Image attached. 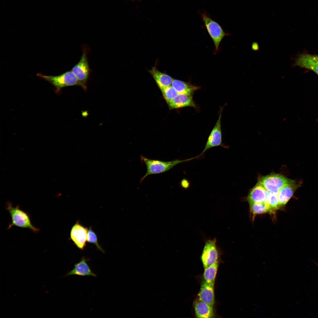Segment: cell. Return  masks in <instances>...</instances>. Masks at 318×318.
<instances>
[{"mask_svg": "<svg viewBox=\"0 0 318 318\" xmlns=\"http://www.w3.org/2000/svg\"><path fill=\"white\" fill-rule=\"evenodd\" d=\"M5 209L9 212L11 220L7 229L15 226L29 229L35 233L39 231L40 229L32 224L29 214L21 209L19 206L14 207L11 203L8 201L6 203Z\"/></svg>", "mask_w": 318, "mask_h": 318, "instance_id": "1", "label": "cell"}, {"mask_svg": "<svg viewBox=\"0 0 318 318\" xmlns=\"http://www.w3.org/2000/svg\"><path fill=\"white\" fill-rule=\"evenodd\" d=\"M196 158V157L183 160L177 159L169 161H163L150 159L141 155V160L145 165L147 171L145 175L140 179V182L141 183L146 177L150 175L164 173L180 163L187 162Z\"/></svg>", "mask_w": 318, "mask_h": 318, "instance_id": "2", "label": "cell"}, {"mask_svg": "<svg viewBox=\"0 0 318 318\" xmlns=\"http://www.w3.org/2000/svg\"><path fill=\"white\" fill-rule=\"evenodd\" d=\"M82 54L78 63L71 70L77 78L79 84L83 90H87V84L91 72L87 55L90 49L85 45L82 47Z\"/></svg>", "mask_w": 318, "mask_h": 318, "instance_id": "3", "label": "cell"}, {"mask_svg": "<svg viewBox=\"0 0 318 318\" xmlns=\"http://www.w3.org/2000/svg\"><path fill=\"white\" fill-rule=\"evenodd\" d=\"M199 13L205 26L213 41L216 51H217L221 40L227 35V33L224 31L221 26L213 20L207 12L201 11Z\"/></svg>", "mask_w": 318, "mask_h": 318, "instance_id": "4", "label": "cell"}, {"mask_svg": "<svg viewBox=\"0 0 318 318\" xmlns=\"http://www.w3.org/2000/svg\"><path fill=\"white\" fill-rule=\"evenodd\" d=\"M258 182L269 192L278 193L279 189L284 185L297 183L294 180L288 178L282 175L272 173L262 176Z\"/></svg>", "mask_w": 318, "mask_h": 318, "instance_id": "5", "label": "cell"}, {"mask_svg": "<svg viewBox=\"0 0 318 318\" xmlns=\"http://www.w3.org/2000/svg\"><path fill=\"white\" fill-rule=\"evenodd\" d=\"M37 75L52 84L55 87L56 93H59L65 87L79 85L78 81L71 70L57 76H47L40 73Z\"/></svg>", "mask_w": 318, "mask_h": 318, "instance_id": "6", "label": "cell"}, {"mask_svg": "<svg viewBox=\"0 0 318 318\" xmlns=\"http://www.w3.org/2000/svg\"><path fill=\"white\" fill-rule=\"evenodd\" d=\"M218 253L216 246V240H207L203 248L201 259L204 269L218 261Z\"/></svg>", "mask_w": 318, "mask_h": 318, "instance_id": "7", "label": "cell"}, {"mask_svg": "<svg viewBox=\"0 0 318 318\" xmlns=\"http://www.w3.org/2000/svg\"><path fill=\"white\" fill-rule=\"evenodd\" d=\"M223 108L220 109L218 118L208 138L205 148L201 153L198 155L201 156L207 150L211 148L221 146L226 148L222 143L221 129V118Z\"/></svg>", "mask_w": 318, "mask_h": 318, "instance_id": "8", "label": "cell"}, {"mask_svg": "<svg viewBox=\"0 0 318 318\" xmlns=\"http://www.w3.org/2000/svg\"><path fill=\"white\" fill-rule=\"evenodd\" d=\"M88 230L78 221H77L71 228L70 233L71 239L81 250L84 249L86 245Z\"/></svg>", "mask_w": 318, "mask_h": 318, "instance_id": "9", "label": "cell"}, {"mask_svg": "<svg viewBox=\"0 0 318 318\" xmlns=\"http://www.w3.org/2000/svg\"><path fill=\"white\" fill-rule=\"evenodd\" d=\"M302 183L286 185L279 190L278 198L280 208L285 206L293 196L296 190L301 186Z\"/></svg>", "mask_w": 318, "mask_h": 318, "instance_id": "10", "label": "cell"}, {"mask_svg": "<svg viewBox=\"0 0 318 318\" xmlns=\"http://www.w3.org/2000/svg\"><path fill=\"white\" fill-rule=\"evenodd\" d=\"M168 104L171 109L187 107H196L193 100V95L185 94H178Z\"/></svg>", "mask_w": 318, "mask_h": 318, "instance_id": "11", "label": "cell"}, {"mask_svg": "<svg viewBox=\"0 0 318 318\" xmlns=\"http://www.w3.org/2000/svg\"><path fill=\"white\" fill-rule=\"evenodd\" d=\"M87 261V259L82 258L78 262L74 264L73 269L67 273L64 277L72 275L96 276V274L91 270Z\"/></svg>", "mask_w": 318, "mask_h": 318, "instance_id": "12", "label": "cell"}, {"mask_svg": "<svg viewBox=\"0 0 318 318\" xmlns=\"http://www.w3.org/2000/svg\"><path fill=\"white\" fill-rule=\"evenodd\" d=\"M198 299L213 307L215 303L214 285L205 281L201 285L198 294Z\"/></svg>", "mask_w": 318, "mask_h": 318, "instance_id": "13", "label": "cell"}, {"mask_svg": "<svg viewBox=\"0 0 318 318\" xmlns=\"http://www.w3.org/2000/svg\"><path fill=\"white\" fill-rule=\"evenodd\" d=\"M268 191L258 182L249 194L247 199L249 204L264 202Z\"/></svg>", "mask_w": 318, "mask_h": 318, "instance_id": "14", "label": "cell"}, {"mask_svg": "<svg viewBox=\"0 0 318 318\" xmlns=\"http://www.w3.org/2000/svg\"><path fill=\"white\" fill-rule=\"evenodd\" d=\"M194 306L197 318H212L214 315L213 307L198 299L195 302Z\"/></svg>", "mask_w": 318, "mask_h": 318, "instance_id": "15", "label": "cell"}, {"mask_svg": "<svg viewBox=\"0 0 318 318\" xmlns=\"http://www.w3.org/2000/svg\"><path fill=\"white\" fill-rule=\"evenodd\" d=\"M149 72L160 90L171 85L173 79L169 75L158 70L155 67H153Z\"/></svg>", "mask_w": 318, "mask_h": 318, "instance_id": "16", "label": "cell"}, {"mask_svg": "<svg viewBox=\"0 0 318 318\" xmlns=\"http://www.w3.org/2000/svg\"><path fill=\"white\" fill-rule=\"evenodd\" d=\"M171 85L178 94H185L192 95L195 91L200 88V87L188 82L176 79H173Z\"/></svg>", "mask_w": 318, "mask_h": 318, "instance_id": "17", "label": "cell"}, {"mask_svg": "<svg viewBox=\"0 0 318 318\" xmlns=\"http://www.w3.org/2000/svg\"><path fill=\"white\" fill-rule=\"evenodd\" d=\"M307 65L318 67V55L302 54L299 55L295 60L294 66L304 68Z\"/></svg>", "mask_w": 318, "mask_h": 318, "instance_id": "18", "label": "cell"}, {"mask_svg": "<svg viewBox=\"0 0 318 318\" xmlns=\"http://www.w3.org/2000/svg\"><path fill=\"white\" fill-rule=\"evenodd\" d=\"M218 266V261L204 269L203 277L206 283L214 285Z\"/></svg>", "mask_w": 318, "mask_h": 318, "instance_id": "19", "label": "cell"}, {"mask_svg": "<svg viewBox=\"0 0 318 318\" xmlns=\"http://www.w3.org/2000/svg\"><path fill=\"white\" fill-rule=\"evenodd\" d=\"M250 212L252 214L253 217L255 216L266 213H270V210L269 207L263 202L258 203H253L249 204Z\"/></svg>", "mask_w": 318, "mask_h": 318, "instance_id": "20", "label": "cell"}, {"mask_svg": "<svg viewBox=\"0 0 318 318\" xmlns=\"http://www.w3.org/2000/svg\"><path fill=\"white\" fill-rule=\"evenodd\" d=\"M160 90L164 99L168 104L178 94L177 92L172 85L167 86Z\"/></svg>", "mask_w": 318, "mask_h": 318, "instance_id": "21", "label": "cell"}, {"mask_svg": "<svg viewBox=\"0 0 318 318\" xmlns=\"http://www.w3.org/2000/svg\"><path fill=\"white\" fill-rule=\"evenodd\" d=\"M269 206L270 213H274L276 210L280 208L278 198V193L269 192Z\"/></svg>", "mask_w": 318, "mask_h": 318, "instance_id": "22", "label": "cell"}, {"mask_svg": "<svg viewBox=\"0 0 318 318\" xmlns=\"http://www.w3.org/2000/svg\"><path fill=\"white\" fill-rule=\"evenodd\" d=\"M87 241L89 243L94 244L96 246L98 249L102 252H104L103 250L98 244L97 238L96 234L91 228H90L88 230Z\"/></svg>", "mask_w": 318, "mask_h": 318, "instance_id": "23", "label": "cell"}, {"mask_svg": "<svg viewBox=\"0 0 318 318\" xmlns=\"http://www.w3.org/2000/svg\"><path fill=\"white\" fill-rule=\"evenodd\" d=\"M180 184L181 187L185 189H188L190 186V182L185 178L181 180Z\"/></svg>", "mask_w": 318, "mask_h": 318, "instance_id": "24", "label": "cell"}, {"mask_svg": "<svg viewBox=\"0 0 318 318\" xmlns=\"http://www.w3.org/2000/svg\"><path fill=\"white\" fill-rule=\"evenodd\" d=\"M251 48L252 50L254 51H257L259 49V44L256 42H253L251 44Z\"/></svg>", "mask_w": 318, "mask_h": 318, "instance_id": "25", "label": "cell"}, {"mask_svg": "<svg viewBox=\"0 0 318 318\" xmlns=\"http://www.w3.org/2000/svg\"><path fill=\"white\" fill-rule=\"evenodd\" d=\"M317 265L318 266V264H317Z\"/></svg>", "mask_w": 318, "mask_h": 318, "instance_id": "26", "label": "cell"}]
</instances>
